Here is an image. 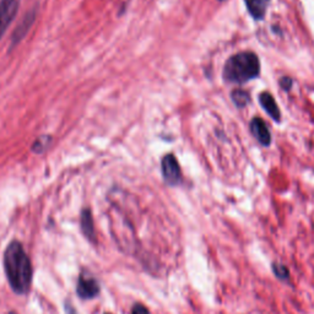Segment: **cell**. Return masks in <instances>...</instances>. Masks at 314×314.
Here are the masks:
<instances>
[{
    "label": "cell",
    "mask_w": 314,
    "mask_h": 314,
    "mask_svg": "<svg viewBox=\"0 0 314 314\" xmlns=\"http://www.w3.org/2000/svg\"><path fill=\"white\" fill-rule=\"evenodd\" d=\"M4 269L12 291L17 295L26 294L32 282V264L17 240H12L5 250Z\"/></svg>",
    "instance_id": "1"
},
{
    "label": "cell",
    "mask_w": 314,
    "mask_h": 314,
    "mask_svg": "<svg viewBox=\"0 0 314 314\" xmlns=\"http://www.w3.org/2000/svg\"><path fill=\"white\" fill-rule=\"evenodd\" d=\"M260 72V63L256 54L243 52L231 57L224 68V78L232 83H244L255 78Z\"/></svg>",
    "instance_id": "2"
},
{
    "label": "cell",
    "mask_w": 314,
    "mask_h": 314,
    "mask_svg": "<svg viewBox=\"0 0 314 314\" xmlns=\"http://www.w3.org/2000/svg\"><path fill=\"white\" fill-rule=\"evenodd\" d=\"M161 169L162 176L167 184L178 185L182 182V171L173 154H167L163 156L161 161Z\"/></svg>",
    "instance_id": "3"
},
{
    "label": "cell",
    "mask_w": 314,
    "mask_h": 314,
    "mask_svg": "<svg viewBox=\"0 0 314 314\" xmlns=\"http://www.w3.org/2000/svg\"><path fill=\"white\" fill-rule=\"evenodd\" d=\"M20 4L21 0H0V39L19 12Z\"/></svg>",
    "instance_id": "4"
},
{
    "label": "cell",
    "mask_w": 314,
    "mask_h": 314,
    "mask_svg": "<svg viewBox=\"0 0 314 314\" xmlns=\"http://www.w3.org/2000/svg\"><path fill=\"white\" fill-rule=\"evenodd\" d=\"M36 17H37V10L35 7L26 12L25 16L21 19L20 22L17 23L16 28L14 30V32H12L11 39H10V48H14L15 46H17L25 38V36L27 35V32L31 30L33 23H35Z\"/></svg>",
    "instance_id": "5"
},
{
    "label": "cell",
    "mask_w": 314,
    "mask_h": 314,
    "mask_svg": "<svg viewBox=\"0 0 314 314\" xmlns=\"http://www.w3.org/2000/svg\"><path fill=\"white\" fill-rule=\"evenodd\" d=\"M77 292L82 300H91L99 294V285L97 280L86 274H81L78 277Z\"/></svg>",
    "instance_id": "6"
},
{
    "label": "cell",
    "mask_w": 314,
    "mask_h": 314,
    "mask_svg": "<svg viewBox=\"0 0 314 314\" xmlns=\"http://www.w3.org/2000/svg\"><path fill=\"white\" fill-rule=\"evenodd\" d=\"M250 130H252L253 135L256 138V140L264 146H269L271 143V135L269 132L268 127L264 123L261 118H254L250 123Z\"/></svg>",
    "instance_id": "7"
},
{
    "label": "cell",
    "mask_w": 314,
    "mask_h": 314,
    "mask_svg": "<svg viewBox=\"0 0 314 314\" xmlns=\"http://www.w3.org/2000/svg\"><path fill=\"white\" fill-rule=\"evenodd\" d=\"M259 101H260L261 107L268 112V114L273 119L279 122L280 118H281V114H280V109L277 107L276 102L273 96L269 92H263L260 96H259Z\"/></svg>",
    "instance_id": "8"
},
{
    "label": "cell",
    "mask_w": 314,
    "mask_h": 314,
    "mask_svg": "<svg viewBox=\"0 0 314 314\" xmlns=\"http://www.w3.org/2000/svg\"><path fill=\"white\" fill-rule=\"evenodd\" d=\"M249 14L255 20H261L268 9L269 0H244Z\"/></svg>",
    "instance_id": "9"
},
{
    "label": "cell",
    "mask_w": 314,
    "mask_h": 314,
    "mask_svg": "<svg viewBox=\"0 0 314 314\" xmlns=\"http://www.w3.org/2000/svg\"><path fill=\"white\" fill-rule=\"evenodd\" d=\"M81 230H82L86 238H88V239L92 240V242L96 240L92 215H91V211L88 210V209H85V210H82V213H81Z\"/></svg>",
    "instance_id": "10"
},
{
    "label": "cell",
    "mask_w": 314,
    "mask_h": 314,
    "mask_svg": "<svg viewBox=\"0 0 314 314\" xmlns=\"http://www.w3.org/2000/svg\"><path fill=\"white\" fill-rule=\"evenodd\" d=\"M52 144V137L51 135H41V137L36 139L33 141L32 146H31V150L35 154H42L47 150V149L51 146Z\"/></svg>",
    "instance_id": "11"
},
{
    "label": "cell",
    "mask_w": 314,
    "mask_h": 314,
    "mask_svg": "<svg viewBox=\"0 0 314 314\" xmlns=\"http://www.w3.org/2000/svg\"><path fill=\"white\" fill-rule=\"evenodd\" d=\"M232 101L238 108H242V107H245L248 103H249L250 97H249V93L245 92L243 90H235L231 95Z\"/></svg>",
    "instance_id": "12"
},
{
    "label": "cell",
    "mask_w": 314,
    "mask_h": 314,
    "mask_svg": "<svg viewBox=\"0 0 314 314\" xmlns=\"http://www.w3.org/2000/svg\"><path fill=\"white\" fill-rule=\"evenodd\" d=\"M271 270L275 276L277 277L279 280H289L290 279V270L286 265L284 264H280V263H274L271 265Z\"/></svg>",
    "instance_id": "13"
},
{
    "label": "cell",
    "mask_w": 314,
    "mask_h": 314,
    "mask_svg": "<svg viewBox=\"0 0 314 314\" xmlns=\"http://www.w3.org/2000/svg\"><path fill=\"white\" fill-rule=\"evenodd\" d=\"M132 314H150L148 308L143 305H135L132 310Z\"/></svg>",
    "instance_id": "14"
},
{
    "label": "cell",
    "mask_w": 314,
    "mask_h": 314,
    "mask_svg": "<svg viewBox=\"0 0 314 314\" xmlns=\"http://www.w3.org/2000/svg\"><path fill=\"white\" fill-rule=\"evenodd\" d=\"M280 85H281V87L285 88V90H290L292 86V80L290 78H282L281 80H280Z\"/></svg>",
    "instance_id": "15"
},
{
    "label": "cell",
    "mask_w": 314,
    "mask_h": 314,
    "mask_svg": "<svg viewBox=\"0 0 314 314\" xmlns=\"http://www.w3.org/2000/svg\"><path fill=\"white\" fill-rule=\"evenodd\" d=\"M9 314H17V313H14V312H10Z\"/></svg>",
    "instance_id": "16"
},
{
    "label": "cell",
    "mask_w": 314,
    "mask_h": 314,
    "mask_svg": "<svg viewBox=\"0 0 314 314\" xmlns=\"http://www.w3.org/2000/svg\"><path fill=\"white\" fill-rule=\"evenodd\" d=\"M220 1H222V0H220Z\"/></svg>",
    "instance_id": "17"
},
{
    "label": "cell",
    "mask_w": 314,
    "mask_h": 314,
    "mask_svg": "<svg viewBox=\"0 0 314 314\" xmlns=\"http://www.w3.org/2000/svg\"><path fill=\"white\" fill-rule=\"evenodd\" d=\"M107 314H109V313H107Z\"/></svg>",
    "instance_id": "18"
}]
</instances>
